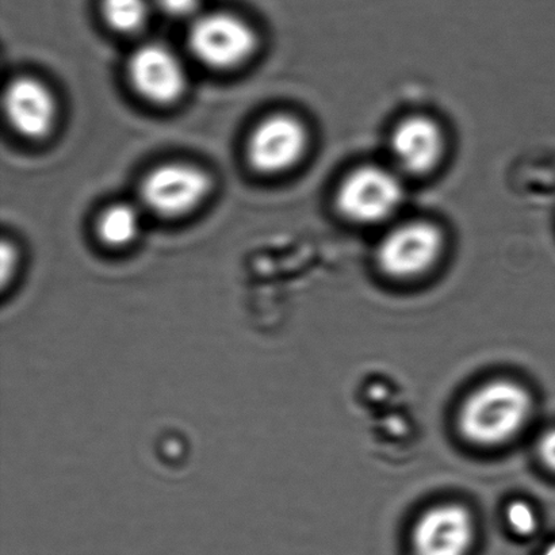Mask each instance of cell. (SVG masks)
<instances>
[{"instance_id": "obj_16", "label": "cell", "mask_w": 555, "mask_h": 555, "mask_svg": "<svg viewBox=\"0 0 555 555\" xmlns=\"http://www.w3.org/2000/svg\"><path fill=\"white\" fill-rule=\"evenodd\" d=\"M542 555H555V542L543 552Z\"/></svg>"}, {"instance_id": "obj_10", "label": "cell", "mask_w": 555, "mask_h": 555, "mask_svg": "<svg viewBox=\"0 0 555 555\" xmlns=\"http://www.w3.org/2000/svg\"><path fill=\"white\" fill-rule=\"evenodd\" d=\"M391 156L401 172L426 176L442 159L444 138L434 119L424 116L408 117L391 133Z\"/></svg>"}, {"instance_id": "obj_7", "label": "cell", "mask_w": 555, "mask_h": 555, "mask_svg": "<svg viewBox=\"0 0 555 555\" xmlns=\"http://www.w3.org/2000/svg\"><path fill=\"white\" fill-rule=\"evenodd\" d=\"M130 83L146 101L171 105L184 94L188 75L177 54L160 43L135 49L128 63Z\"/></svg>"}, {"instance_id": "obj_12", "label": "cell", "mask_w": 555, "mask_h": 555, "mask_svg": "<svg viewBox=\"0 0 555 555\" xmlns=\"http://www.w3.org/2000/svg\"><path fill=\"white\" fill-rule=\"evenodd\" d=\"M150 0H102L103 18L112 29L134 33L145 25L150 15Z\"/></svg>"}, {"instance_id": "obj_9", "label": "cell", "mask_w": 555, "mask_h": 555, "mask_svg": "<svg viewBox=\"0 0 555 555\" xmlns=\"http://www.w3.org/2000/svg\"><path fill=\"white\" fill-rule=\"evenodd\" d=\"M475 538L469 511L461 505H439L423 516L413 531L416 555H466Z\"/></svg>"}, {"instance_id": "obj_1", "label": "cell", "mask_w": 555, "mask_h": 555, "mask_svg": "<svg viewBox=\"0 0 555 555\" xmlns=\"http://www.w3.org/2000/svg\"><path fill=\"white\" fill-rule=\"evenodd\" d=\"M532 401L525 388L511 380L481 386L462 408L460 427L473 443L494 446L507 442L524 428Z\"/></svg>"}, {"instance_id": "obj_6", "label": "cell", "mask_w": 555, "mask_h": 555, "mask_svg": "<svg viewBox=\"0 0 555 555\" xmlns=\"http://www.w3.org/2000/svg\"><path fill=\"white\" fill-rule=\"evenodd\" d=\"M307 145V129L298 118L274 114L254 129L247 144L248 163L255 171L274 176L297 165Z\"/></svg>"}, {"instance_id": "obj_14", "label": "cell", "mask_w": 555, "mask_h": 555, "mask_svg": "<svg viewBox=\"0 0 555 555\" xmlns=\"http://www.w3.org/2000/svg\"><path fill=\"white\" fill-rule=\"evenodd\" d=\"M163 13L173 18H190L198 13L201 0H152Z\"/></svg>"}, {"instance_id": "obj_8", "label": "cell", "mask_w": 555, "mask_h": 555, "mask_svg": "<svg viewBox=\"0 0 555 555\" xmlns=\"http://www.w3.org/2000/svg\"><path fill=\"white\" fill-rule=\"evenodd\" d=\"M3 111L11 127L26 139L40 140L52 132L57 106L52 91L35 78H16L5 87Z\"/></svg>"}, {"instance_id": "obj_5", "label": "cell", "mask_w": 555, "mask_h": 555, "mask_svg": "<svg viewBox=\"0 0 555 555\" xmlns=\"http://www.w3.org/2000/svg\"><path fill=\"white\" fill-rule=\"evenodd\" d=\"M443 248L442 232L427 221L406 222L395 228L380 242L377 260L384 273L411 278L426 273Z\"/></svg>"}, {"instance_id": "obj_15", "label": "cell", "mask_w": 555, "mask_h": 555, "mask_svg": "<svg viewBox=\"0 0 555 555\" xmlns=\"http://www.w3.org/2000/svg\"><path fill=\"white\" fill-rule=\"evenodd\" d=\"M541 459L555 470V428L543 435L540 442Z\"/></svg>"}, {"instance_id": "obj_3", "label": "cell", "mask_w": 555, "mask_h": 555, "mask_svg": "<svg viewBox=\"0 0 555 555\" xmlns=\"http://www.w3.org/2000/svg\"><path fill=\"white\" fill-rule=\"evenodd\" d=\"M404 189L396 172L377 166L357 168L340 183L336 206L347 220L362 225L388 220L400 208Z\"/></svg>"}, {"instance_id": "obj_4", "label": "cell", "mask_w": 555, "mask_h": 555, "mask_svg": "<svg viewBox=\"0 0 555 555\" xmlns=\"http://www.w3.org/2000/svg\"><path fill=\"white\" fill-rule=\"evenodd\" d=\"M210 188L208 173L199 168L170 163L154 168L144 178L140 195L155 215L179 217L197 208L208 197Z\"/></svg>"}, {"instance_id": "obj_13", "label": "cell", "mask_w": 555, "mask_h": 555, "mask_svg": "<svg viewBox=\"0 0 555 555\" xmlns=\"http://www.w3.org/2000/svg\"><path fill=\"white\" fill-rule=\"evenodd\" d=\"M507 521L515 534L529 537L538 527L535 511L525 502H514L507 509Z\"/></svg>"}, {"instance_id": "obj_2", "label": "cell", "mask_w": 555, "mask_h": 555, "mask_svg": "<svg viewBox=\"0 0 555 555\" xmlns=\"http://www.w3.org/2000/svg\"><path fill=\"white\" fill-rule=\"evenodd\" d=\"M188 42L198 62L215 69H231L251 57L258 38L247 21L231 13L195 16Z\"/></svg>"}, {"instance_id": "obj_11", "label": "cell", "mask_w": 555, "mask_h": 555, "mask_svg": "<svg viewBox=\"0 0 555 555\" xmlns=\"http://www.w3.org/2000/svg\"><path fill=\"white\" fill-rule=\"evenodd\" d=\"M141 219L132 205L118 204L108 208L98 222V232L103 242L113 247H122L139 236Z\"/></svg>"}]
</instances>
